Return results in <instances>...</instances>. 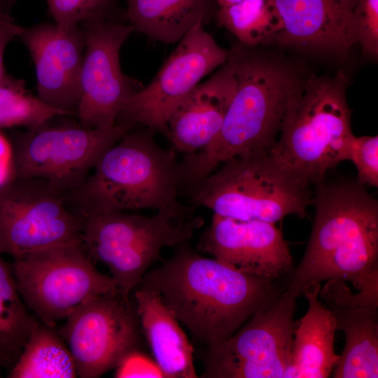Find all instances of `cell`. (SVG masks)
Listing matches in <instances>:
<instances>
[{"mask_svg":"<svg viewBox=\"0 0 378 378\" xmlns=\"http://www.w3.org/2000/svg\"><path fill=\"white\" fill-rule=\"evenodd\" d=\"M188 241L148 271L136 286L156 291L206 349L233 335L273 297L269 279L200 255Z\"/></svg>","mask_w":378,"mask_h":378,"instance_id":"obj_1","label":"cell"},{"mask_svg":"<svg viewBox=\"0 0 378 378\" xmlns=\"http://www.w3.org/2000/svg\"><path fill=\"white\" fill-rule=\"evenodd\" d=\"M315 215L304 255L288 290L296 298L312 283L350 282L378 288V202L358 182L316 184Z\"/></svg>","mask_w":378,"mask_h":378,"instance_id":"obj_2","label":"cell"},{"mask_svg":"<svg viewBox=\"0 0 378 378\" xmlns=\"http://www.w3.org/2000/svg\"><path fill=\"white\" fill-rule=\"evenodd\" d=\"M228 59L237 83L222 127L206 147L180 163L182 184L191 188L227 160L269 153L300 80L285 65L241 44L230 50Z\"/></svg>","mask_w":378,"mask_h":378,"instance_id":"obj_3","label":"cell"},{"mask_svg":"<svg viewBox=\"0 0 378 378\" xmlns=\"http://www.w3.org/2000/svg\"><path fill=\"white\" fill-rule=\"evenodd\" d=\"M342 72L300 80L288 100L276 140L269 155L300 183L323 181L326 172L347 160L354 136Z\"/></svg>","mask_w":378,"mask_h":378,"instance_id":"obj_4","label":"cell"},{"mask_svg":"<svg viewBox=\"0 0 378 378\" xmlns=\"http://www.w3.org/2000/svg\"><path fill=\"white\" fill-rule=\"evenodd\" d=\"M148 128L125 133L101 155L86 180L68 192L82 217L107 211H157L177 203L181 186L175 151L162 148Z\"/></svg>","mask_w":378,"mask_h":378,"instance_id":"obj_5","label":"cell"},{"mask_svg":"<svg viewBox=\"0 0 378 378\" xmlns=\"http://www.w3.org/2000/svg\"><path fill=\"white\" fill-rule=\"evenodd\" d=\"M195 207L179 202L151 216L129 211L83 216L82 241L90 256L106 265L124 297H129L162 248L189 241L204 224Z\"/></svg>","mask_w":378,"mask_h":378,"instance_id":"obj_6","label":"cell"},{"mask_svg":"<svg viewBox=\"0 0 378 378\" xmlns=\"http://www.w3.org/2000/svg\"><path fill=\"white\" fill-rule=\"evenodd\" d=\"M191 202L240 220L275 223L289 215L307 216L309 187L284 170L269 153L231 159L192 188Z\"/></svg>","mask_w":378,"mask_h":378,"instance_id":"obj_7","label":"cell"},{"mask_svg":"<svg viewBox=\"0 0 378 378\" xmlns=\"http://www.w3.org/2000/svg\"><path fill=\"white\" fill-rule=\"evenodd\" d=\"M10 266L26 306L50 327L85 302L119 290L113 278L92 264L82 241L27 253Z\"/></svg>","mask_w":378,"mask_h":378,"instance_id":"obj_8","label":"cell"},{"mask_svg":"<svg viewBox=\"0 0 378 378\" xmlns=\"http://www.w3.org/2000/svg\"><path fill=\"white\" fill-rule=\"evenodd\" d=\"M83 217L66 192L36 178L17 177L0 188V253L19 258L82 241Z\"/></svg>","mask_w":378,"mask_h":378,"instance_id":"obj_9","label":"cell"},{"mask_svg":"<svg viewBox=\"0 0 378 378\" xmlns=\"http://www.w3.org/2000/svg\"><path fill=\"white\" fill-rule=\"evenodd\" d=\"M48 124L10 139L16 178L43 179L64 192L80 188L103 153L134 126L118 123L99 129L80 123Z\"/></svg>","mask_w":378,"mask_h":378,"instance_id":"obj_10","label":"cell"},{"mask_svg":"<svg viewBox=\"0 0 378 378\" xmlns=\"http://www.w3.org/2000/svg\"><path fill=\"white\" fill-rule=\"evenodd\" d=\"M297 298L288 290L233 335L206 349L202 377L282 378L290 365Z\"/></svg>","mask_w":378,"mask_h":378,"instance_id":"obj_11","label":"cell"},{"mask_svg":"<svg viewBox=\"0 0 378 378\" xmlns=\"http://www.w3.org/2000/svg\"><path fill=\"white\" fill-rule=\"evenodd\" d=\"M57 330L81 378L100 377L115 369L129 353L140 349L143 335L134 300L119 290L82 304Z\"/></svg>","mask_w":378,"mask_h":378,"instance_id":"obj_12","label":"cell"},{"mask_svg":"<svg viewBox=\"0 0 378 378\" xmlns=\"http://www.w3.org/2000/svg\"><path fill=\"white\" fill-rule=\"evenodd\" d=\"M200 20L178 41L152 81L132 95L116 124H140L165 135L168 120L177 106L230 55L205 31Z\"/></svg>","mask_w":378,"mask_h":378,"instance_id":"obj_13","label":"cell"},{"mask_svg":"<svg viewBox=\"0 0 378 378\" xmlns=\"http://www.w3.org/2000/svg\"><path fill=\"white\" fill-rule=\"evenodd\" d=\"M80 27L85 46L76 115L84 127L108 128L116 125L127 99L142 88L122 73L120 64L121 47L134 29L112 17L90 19Z\"/></svg>","mask_w":378,"mask_h":378,"instance_id":"obj_14","label":"cell"},{"mask_svg":"<svg viewBox=\"0 0 378 378\" xmlns=\"http://www.w3.org/2000/svg\"><path fill=\"white\" fill-rule=\"evenodd\" d=\"M196 248L243 272L269 280L286 272L293 264L281 230L265 221L214 214Z\"/></svg>","mask_w":378,"mask_h":378,"instance_id":"obj_15","label":"cell"},{"mask_svg":"<svg viewBox=\"0 0 378 378\" xmlns=\"http://www.w3.org/2000/svg\"><path fill=\"white\" fill-rule=\"evenodd\" d=\"M318 297L345 336L332 377H378V288L354 293L345 281L330 279L321 288Z\"/></svg>","mask_w":378,"mask_h":378,"instance_id":"obj_16","label":"cell"},{"mask_svg":"<svg viewBox=\"0 0 378 378\" xmlns=\"http://www.w3.org/2000/svg\"><path fill=\"white\" fill-rule=\"evenodd\" d=\"M20 37L34 64L38 97L76 115L85 46L80 25L64 28L55 23L41 24L24 28Z\"/></svg>","mask_w":378,"mask_h":378,"instance_id":"obj_17","label":"cell"},{"mask_svg":"<svg viewBox=\"0 0 378 378\" xmlns=\"http://www.w3.org/2000/svg\"><path fill=\"white\" fill-rule=\"evenodd\" d=\"M281 28L271 41L340 59L357 43L353 22L357 0H272Z\"/></svg>","mask_w":378,"mask_h":378,"instance_id":"obj_18","label":"cell"},{"mask_svg":"<svg viewBox=\"0 0 378 378\" xmlns=\"http://www.w3.org/2000/svg\"><path fill=\"white\" fill-rule=\"evenodd\" d=\"M236 83L227 59L177 106L168 120L166 135L175 152L195 153L214 140L222 127Z\"/></svg>","mask_w":378,"mask_h":378,"instance_id":"obj_19","label":"cell"},{"mask_svg":"<svg viewBox=\"0 0 378 378\" xmlns=\"http://www.w3.org/2000/svg\"><path fill=\"white\" fill-rule=\"evenodd\" d=\"M132 293L142 334L164 377H197L192 346L160 295L139 286Z\"/></svg>","mask_w":378,"mask_h":378,"instance_id":"obj_20","label":"cell"},{"mask_svg":"<svg viewBox=\"0 0 378 378\" xmlns=\"http://www.w3.org/2000/svg\"><path fill=\"white\" fill-rule=\"evenodd\" d=\"M321 283L314 282L303 291L309 307L294 331L291 361L286 378H327L339 361L334 349L335 320L319 301Z\"/></svg>","mask_w":378,"mask_h":378,"instance_id":"obj_21","label":"cell"},{"mask_svg":"<svg viewBox=\"0 0 378 378\" xmlns=\"http://www.w3.org/2000/svg\"><path fill=\"white\" fill-rule=\"evenodd\" d=\"M125 18L134 31L164 43L178 42L196 24L207 22L213 0H125Z\"/></svg>","mask_w":378,"mask_h":378,"instance_id":"obj_22","label":"cell"},{"mask_svg":"<svg viewBox=\"0 0 378 378\" xmlns=\"http://www.w3.org/2000/svg\"><path fill=\"white\" fill-rule=\"evenodd\" d=\"M7 377L75 378L78 372L70 350L57 330L38 321Z\"/></svg>","mask_w":378,"mask_h":378,"instance_id":"obj_23","label":"cell"},{"mask_svg":"<svg viewBox=\"0 0 378 378\" xmlns=\"http://www.w3.org/2000/svg\"><path fill=\"white\" fill-rule=\"evenodd\" d=\"M18 290L10 265L0 253V364L11 368L38 323Z\"/></svg>","mask_w":378,"mask_h":378,"instance_id":"obj_24","label":"cell"},{"mask_svg":"<svg viewBox=\"0 0 378 378\" xmlns=\"http://www.w3.org/2000/svg\"><path fill=\"white\" fill-rule=\"evenodd\" d=\"M218 23L233 34L243 46L253 48L271 42L281 28L272 0H242L216 12Z\"/></svg>","mask_w":378,"mask_h":378,"instance_id":"obj_25","label":"cell"},{"mask_svg":"<svg viewBox=\"0 0 378 378\" xmlns=\"http://www.w3.org/2000/svg\"><path fill=\"white\" fill-rule=\"evenodd\" d=\"M70 115L32 95L23 80L6 74L0 80V130L24 127L31 130L57 116Z\"/></svg>","mask_w":378,"mask_h":378,"instance_id":"obj_26","label":"cell"},{"mask_svg":"<svg viewBox=\"0 0 378 378\" xmlns=\"http://www.w3.org/2000/svg\"><path fill=\"white\" fill-rule=\"evenodd\" d=\"M55 23L64 28L79 26L90 19L111 17L113 0H46Z\"/></svg>","mask_w":378,"mask_h":378,"instance_id":"obj_27","label":"cell"},{"mask_svg":"<svg viewBox=\"0 0 378 378\" xmlns=\"http://www.w3.org/2000/svg\"><path fill=\"white\" fill-rule=\"evenodd\" d=\"M347 160L355 165L358 183L378 186V136H353L348 150Z\"/></svg>","mask_w":378,"mask_h":378,"instance_id":"obj_28","label":"cell"},{"mask_svg":"<svg viewBox=\"0 0 378 378\" xmlns=\"http://www.w3.org/2000/svg\"><path fill=\"white\" fill-rule=\"evenodd\" d=\"M353 22L357 43L364 55H378V0H357Z\"/></svg>","mask_w":378,"mask_h":378,"instance_id":"obj_29","label":"cell"},{"mask_svg":"<svg viewBox=\"0 0 378 378\" xmlns=\"http://www.w3.org/2000/svg\"><path fill=\"white\" fill-rule=\"evenodd\" d=\"M115 369V377H164L155 360L140 349L129 353Z\"/></svg>","mask_w":378,"mask_h":378,"instance_id":"obj_30","label":"cell"},{"mask_svg":"<svg viewBox=\"0 0 378 378\" xmlns=\"http://www.w3.org/2000/svg\"><path fill=\"white\" fill-rule=\"evenodd\" d=\"M15 178L12 143L0 130V188Z\"/></svg>","mask_w":378,"mask_h":378,"instance_id":"obj_31","label":"cell"},{"mask_svg":"<svg viewBox=\"0 0 378 378\" xmlns=\"http://www.w3.org/2000/svg\"><path fill=\"white\" fill-rule=\"evenodd\" d=\"M24 27L17 24L10 13L0 17V80L6 74L4 66V55L8 43L22 33Z\"/></svg>","mask_w":378,"mask_h":378,"instance_id":"obj_32","label":"cell"},{"mask_svg":"<svg viewBox=\"0 0 378 378\" xmlns=\"http://www.w3.org/2000/svg\"><path fill=\"white\" fill-rule=\"evenodd\" d=\"M14 0H0V17L10 13L9 10Z\"/></svg>","mask_w":378,"mask_h":378,"instance_id":"obj_33","label":"cell"},{"mask_svg":"<svg viewBox=\"0 0 378 378\" xmlns=\"http://www.w3.org/2000/svg\"><path fill=\"white\" fill-rule=\"evenodd\" d=\"M241 1L242 0H216L218 8L228 6Z\"/></svg>","mask_w":378,"mask_h":378,"instance_id":"obj_34","label":"cell"},{"mask_svg":"<svg viewBox=\"0 0 378 378\" xmlns=\"http://www.w3.org/2000/svg\"><path fill=\"white\" fill-rule=\"evenodd\" d=\"M2 365L0 364V371H1V369L2 368ZM0 375H1V373H0Z\"/></svg>","mask_w":378,"mask_h":378,"instance_id":"obj_35","label":"cell"}]
</instances>
